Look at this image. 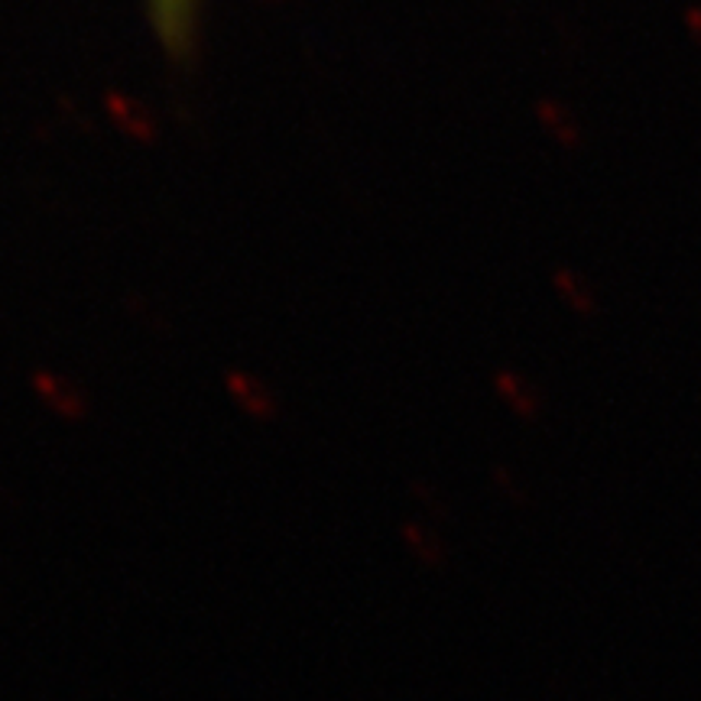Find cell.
<instances>
[{
  "mask_svg": "<svg viewBox=\"0 0 701 701\" xmlns=\"http://www.w3.org/2000/svg\"><path fill=\"white\" fill-rule=\"evenodd\" d=\"M689 20H692V33L699 36V42H701V10H692V16H689Z\"/></svg>",
  "mask_w": 701,
  "mask_h": 701,
  "instance_id": "obj_2",
  "label": "cell"
},
{
  "mask_svg": "<svg viewBox=\"0 0 701 701\" xmlns=\"http://www.w3.org/2000/svg\"><path fill=\"white\" fill-rule=\"evenodd\" d=\"M153 13H157L160 36L173 46H186V39L192 33L196 0H153Z\"/></svg>",
  "mask_w": 701,
  "mask_h": 701,
  "instance_id": "obj_1",
  "label": "cell"
}]
</instances>
